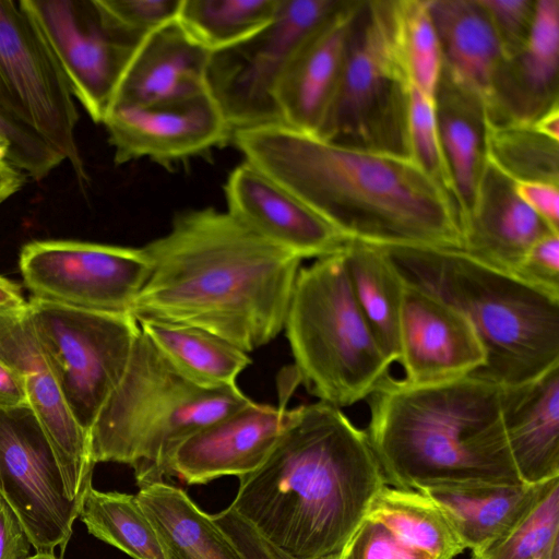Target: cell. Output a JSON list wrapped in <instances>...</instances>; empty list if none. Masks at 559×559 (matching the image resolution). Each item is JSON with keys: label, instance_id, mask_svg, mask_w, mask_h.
Listing matches in <instances>:
<instances>
[{"label": "cell", "instance_id": "6", "mask_svg": "<svg viewBox=\"0 0 559 559\" xmlns=\"http://www.w3.org/2000/svg\"><path fill=\"white\" fill-rule=\"evenodd\" d=\"M250 402L236 383L197 384L140 331L120 382L88 431L91 459L132 466L139 486L162 480L183 440Z\"/></svg>", "mask_w": 559, "mask_h": 559}, {"label": "cell", "instance_id": "1", "mask_svg": "<svg viewBox=\"0 0 559 559\" xmlns=\"http://www.w3.org/2000/svg\"><path fill=\"white\" fill-rule=\"evenodd\" d=\"M151 274L130 313L209 331L246 353L284 329L302 259L227 211L177 213L142 247Z\"/></svg>", "mask_w": 559, "mask_h": 559}, {"label": "cell", "instance_id": "10", "mask_svg": "<svg viewBox=\"0 0 559 559\" xmlns=\"http://www.w3.org/2000/svg\"><path fill=\"white\" fill-rule=\"evenodd\" d=\"M345 0H281L272 21L247 39L212 51L209 93L231 131L282 123L280 81L305 41Z\"/></svg>", "mask_w": 559, "mask_h": 559}, {"label": "cell", "instance_id": "37", "mask_svg": "<svg viewBox=\"0 0 559 559\" xmlns=\"http://www.w3.org/2000/svg\"><path fill=\"white\" fill-rule=\"evenodd\" d=\"M406 145L408 157L453 200L437 129L433 98L413 85L408 86L407 93Z\"/></svg>", "mask_w": 559, "mask_h": 559}, {"label": "cell", "instance_id": "16", "mask_svg": "<svg viewBox=\"0 0 559 559\" xmlns=\"http://www.w3.org/2000/svg\"><path fill=\"white\" fill-rule=\"evenodd\" d=\"M0 361L23 382L34 411L56 453L71 499L83 501L95 463L88 435L68 407L35 334L27 305L0 312Z\"/></svg>", "mask_w": 559, "mask_h": 559}, {"label": "cell", "instance_id": "11", "mask_svg": "<svg viewBox=\"0 0 559 559\" xmlns=\"http://www.w3.org/2000/svg\"><path fill=\"white\" fill-rule=\"evenodd\" d=\"M0 112L31 130L86 175L75 138L79 112L68 81L20 1L0 0Z\"/></svg>", "mask_w": 559, "mask_h": 559}, {"label": "cell", "instance_id": "38", "mask_svg": "<svg viewBox=\"0 0 559 559\" xmlns=\"http://www.w3.org/2000/svg\"><path fill=\"white\" fill-rule=\"evenodd\" d=\"M107 23L128 39L140 43L176 20L182 0H96Z\"/></svg>", "mask_w": 559, "mask_h": 559}, {"label": "cell", "instance_id": "25", "mask_svg": "<svg viewBox=\"0 0 559 559\" xmlns=\"http://www.w3.org/2000/svg\"><path fill=\"white\" fill-rule=\"evenodd\" d=\"M210 56L211 51L192 39L177 19L160 26L136 45L110 107L174 102L209 93Z\"/></svg>", "mask_w": 559, "mask_h": 559}, {"label": "cell", "instance_id": "13", "mask_svg": "<svg viewBox=\"0 0 559 559\" xmlns=\"http://www.w3.org/2000/svg\"><path fill=\"white\" fill-rule=\"evenodd\" d=\"M0 497L36 554L64 551L82 501L68 496L53 448L28 404L0 407Z\"/></svg>", "mask_w": 559, "mask_h": 559}, {"label": "cell", "instance_id": "7", "mask_svg": "<svg viewBox=\"0 0 559 559\" xmlns=\"http://www.w3.org/2000/svg\"><path fill=\"white\" fill-rule=\"evenodd\" d=\"M295 377L343 408L367 400L392 365L355 298L343 250L300 267L286 320Z\"/></svg>", "mask_w": 559, "mask_h": 559}, {"label": "cell", "instance_id": "29", "mask_svg": "<svg viewBox=\"0 0 559 559\" xmlns=\"http://www.w3.org/2000/svg\"><path fill=\"white\" fill-rule=\"evenodd\" d=\"M442 67L486 100L503 62L500 44L479 0H429Z\"/></svg>", "mask_w": 559, "mask_h": 559}, {"label": "cell", "instance_id": "18", "mask_svg": "<svg viewBox=\"0 0 559 559\" xmlns=\"http://www.w3.org/2000/svg\"><path fill=\"white\" fill-rule=\"evenodd\" d=\"M485 359L477 333L459 310L405 282L397 359L405 381L430 384L464 378Z\"/></svg>", "mask_w": 559, "mask_h": 559}, {"label": "cell", "instance_id": "8", "mask_svg": "<svg viewBox=\"0 0 559 559\" xmlns=\"http://www.w3.org/2000/svg\"><path fill=\"white\" fill-rule=\"evenodd\" d=\"M408 86L392 43V0H361L337 88L316 136L408 157Z\"/></svg>", "mask_w": 559, "mask_h": 559}, {"label": "cell", "instance_id": "22", "mask_svg": "<svg viewBox=\"0 0 559 559\" xmlns=\"http://www.w3.org/2000/svg\"><path fill=\"white\" fill-rule=\"evenodd\" d=\"M139 487L136 499L166 559H271L233 516L203 512L182 489L164 480Z\"/></svg>", "mask_w": 559, "mask_h": 559}, {"label": "cell", "instance_id": "24", "mask_svg": "<svg viewBox=\"0 0 559 559\" xmlns=\"http://www.w3.org/2000/svg\"><path fill=\"white\" fill-rule=\"evenodd\" d=\"M550 233L557 231L520 199L514 181L488 159L475 204L462 223V250L515 275L532 246Z\"/></svg>", "mask_w": 559, "mask_h": 559}, {"label": "cell", "instance_id": "9", "mask_svg": "<svg viewBox=\"0 0 559 559\" xmlns=\"http://www.w3.org/2000/svg\"><path fill=\"white\" fill-rule=\"evenodd\" d=\"M27 311L50 372L88 435L127 369L139 323L131 313L83 310L35 297Z\"/></svg>", "mask_w": 559, "mask_h": 559}, {"label": "cell", "instance_id": "44", "mask_svg": "<svg viewBox=\"0 0 559 559\" xmlns=\"http://www.w3.org/2000/svg\"><path fill=\"white\" fill-rule=\"evenodd\" d=\"M27 404L22 380L0 361V407Z\"/></svg>", "mask_w": 559, "mask_h": 559}, {"label": "cell", "instance_id": "43", "mask_svg": "<svg viewBox=\"0 0 559 559\" xmlns=\"http://www.w3.org/2000/svg\"><path fill=\"white\" fill-rule=\"evenodd\" d=\"M32 543L17 515L0 497V559H28Z\"/></svg>", "mask_w": 559, "mask_h": 559}, {"label": "cell", "instance_id": "20", "mask_svg": "<svg viewBox=\"0 0 559 559\" xmlns=\"http://www.w3.org/2000/svg\"><path fill=\"white\" fill-rule=\"evenodd\" d=\"M224 191L228 213L302 260L337 253L347 242L298 198L246 162L229 174Z\"/></svg>", "mask_w": 559, "mask_h": 559}, {"label": "cell", "instance_id": "28", "mask_svg": "<svg viewBox=\"0 0 559 559\" xmlns=\"http://www.w3.org/2000/svg\"><path fill=\"white\" fill-rule=\"evenodd\" d=\"M545 483L450 484L418 491L440 509L464 548L473 551L510 530L534 504Z\"/></svg>", "mask_w": 559, "mask_h": 559}, {"label": "cell", "instance_id": "5", "mask_svg": "<svg viewBox=\"0 0 559 559\" xmlns=\"http://www.w3.org/2000/svg\"><path fill=\"white\" fill-rule=\"evenodd\" d=\"M384 249L405 282L459 310L484 347L471 376L501 388L530 381L559 364V299L462 249L392 246Z\"/></svg>", "mask_w": 559, "mask_h": 559}, {"label": "cell", "instance_id": "40", "mask_svg": "<svg viewBox=\"0 0 559 559\" xmlns=\"http://www.w3.org/2000/svg\"><path fill=\"white\" fill-rule=\"evenodd\" d=\"M485 8L503 59L518 55L532 32L536 0H479Z\"/></svg>", "mask_w": 559, "mask_h": 559}, {"label": "cell", "instance_id": "4", "mask_svg": "<svg viewBox=\"0 0 559 559\" xmlns=\"http://www.w3.org/2000/svg\"><path fill=\"white\" fill-rule=\"evenodd\" d=\"M367 400L365 431L388 485L522 483L498 384L475 376L414 384L389 373Z\"/></svg>", "mask_w": 559, "mask_h": 559}, {"label": "cell", "instance_id": "49", "mask_svg": "<svg viewBox=\"0 0 559 559\" xmlns=\"http://www.w3.org/2000/svg\"><path fill=\"white\" fill-rule=\"evenodd\" d=\"M28 559H57L55 555L50 554H35L31 556Z\"/></svg>", "mask_w": 559, "mask_h": 559}, {"label": "cell", "instance_id": "42", "mask_svg": "<svg viewBox=\"0 0 559 559\" xmlns=\"http://www.w3.org/2000/svg\"><path fill=\"white\" fill-rule=\"evenodd\" d=\"M520 199L554 231L559 233V188L543 181H514Z\"/></svg>", "mask_w": 559, "mask_h": 559}, {"label": "cell", "instance_id": "14", "mask_svg": "<svg viewBox=\"0 0 559 559\" xmlns=\"http://www.w3.org/2000/svg\"><path fill=\"white\" fill-rule=\"evenodd\" d=\"M92 120L103 123L139 43L115 31L96 0H20Z\"/></svg>", "mask_w": 559, "mask_h": 559}, {"label": "cell", "instance_id": "45", "mask_svg": "<svg viewBox=\"0 0 559 559\" xmlns=\"http://www.w3.org/2000/svg\"><path fill=\"white\" fill-rule=\"evenodd\" d=\"M25 174L7 159H0V203L15 194L25 182Z\"/></svg>", "mask_w": 559, "mask_h": 559}, {"label": "cell", "instance_id": "27", "mask_svg": "<svg viewBox=\"0 0 559 559\" xmlns=\"http://www.w3.org/2000/svg\"><path fill=\"white\" fill-rule=\"evenodd\" d=\"M437 129L461 228L469 215L488 164L489 122L480 94L442 67L433 94Z\"/></svg>", "mask_w": 559, "mask_h": 559}, {"label": "cell", "instance_id": "23", "mask_svg": "<svg viewBox=\"0 0 559 559\" xmlns=\"http://www.w3.org/2000/svg\"><path fill=\"white\" fill-rule=\"evenodd\" d=\"M361 0H345L300 47L276 91L282 123L316 135L338 85L353 21Z\"/></svg>", "mask_w": 559, "mask_h": 559}, {"label": "cell", "instance_id": "46", "mask_svg": "<svg viewBox=\"0 0 559 559\" xmlns=\"http://www.w3.org/2000/svg\"><path fill=\"white\" fill-rule=\"evenodd\" d=\"M26 305L20 286L0 275V312L23 308Z\"/></svg>", "mask_w": 559, "mask_h": 559}, {"label": "cell", "instance_id": "15", "mask_svg": "<svg viewBox=\"0 0 559 559\" xmlns=\"http://www.w3.org/2000/svg\"><path fill=\"white\" fill-rule=\"evenodd\" d=\"M103 124L117 165L147 158L170 167L224 146L233 135L210 93L166 103L112 106Z\"/></svg>", "mask_w": 559, "mask_h": 559}, {"label": "cell", "instance_id": "48", "mask_svg": "<svg viewBox=\"0 0 559 559\" xmlns=\"http://www.w3.org/2000/svg\"><path fill=\"white\" fill-rule=\"evenodd\" d=\"M8 153V145L3 139L0 138V159H5Z\"/></svg>", "mask_w": 559, "mask_h": 559}, {"label": "cell", "instance_id": "12", "mask_svg": "<svg viewBox=\"0 0 559 559\" xmlns=\"http://www.w3.org/2000/svg\"><path fill=\"white\" fill-rule=\"evenodd\" d=\"M33 297L83 310L130 313L151 274L143 248L74 240H37L20 254Z\"/></svg>", "mask_w": 559, "mask_h": 559}, {"label": "cell", "instance_id": "35", "mask_svg": "<svg viewBox=\"0 0 559 559\" xmlns=\"http://www.w3.org/2000/svg\"><path fill=\"white\" fill-rule=\"evenodd\" d=\"M471 559H559V477L546 481L528 511Z\"/></svg>", "mask_w": 559, "mask_h": 559}, {"label": "cell", "instance_id": "3", "mask_svg": "<svg viewBox=\"0 0 559 559\" xmlns=\"http://www.w3.org/2000/svg\"><path fill=\"white\" fill-rule=\"evenodd\" d=\"M231 142L243 162L347 241L462 249L454 201L408 157L340 145L283 123L234 131Z\"/></svg>", "mask_w": 559, "mask_h": 559}, {"label": "cell", "instance_id": "30", "mask_svg": "<svg viewBox=\"0 0 559 559\" xmlns=\"http://www.w3.org/2000/svg\"><path fill=\"white\" fill-rule=\"evenodd\" d=\"M343 254L357 304L391 364L399 359L405 281L383 248L348 240Z\"/></svg>", "mask_w": 559, "mask_h": 559}, {"label": "cell", "instance_id": "34", "mask_svg": "<svg viewBox=\"0 0 559 559\" xmlns=\"http://www.w3.org/2000/svg\"><path fill=\"white\" fill-rule=\"evenodd\" d=\"M392 43L408 84L433 98L442 57L429 0H392Z\"/></svg>", "mask_w": 559, "mask_h": 559}, {"label": "cell", "instance_id": "2", "mask_svg": "<svg viewBox=\"0 0 559 559\" xmlns=\"http://www.w3.org/2000/svg\"><path fill=\"white\" fill-rule=\"evenodd\" d=\"M385 485L366 431L318 401L296 407L227 509L271 559H338Z\"/></svg>", "mask_w": 559, "mask_h": 559}, {"label": "cell", "instance_id": "32", "mask_svg": "<svg viewBox=\"0 0 559 559\" xmlns=\"http://www.w3.org/2000/svg\"><path fill=\"white\" fill-rule=\"evenodd\" d=\"M79 516L92 535L134 559H166L158 534L134 495L91 486Z\"/></svg>", "mask_w": 559, "mask_h": 559}, {"label": "cell", "instance_id": "31", "mask_svg": "<svg viewBox=\"0 0 559 559\" xmlns=\"http://www.w3.org/2000/svg\"><path fill=\"white\" fill-rule=\"evenodd\" d=\"M136 321L159 352L201 386L235 384L252 361L248 353L200 328L147 318Z\"/></svg>", "mask_w": 559, "mask_h": 559}, {"label": "cell", "instance_id": "39", "mask_svg": "<svg viewBox=\"0 0 559 559\" xmlns=\"http://www.w3.org/2000/svg\"><path fill=\"white\" fill-rule=\"evenodd\" d=\"M0 138L8 145L5 159L26 176L40 180L64 159L31 130L0 112Z\"/></svg>", "mask_w": 559, "mask_h": 559}, {"label": "cell", "instance_id": "21", "mask_svg": "<svg viewBox=\"0 0 559 559\" xmlns=\"http://www.w3.org/2000/svg\"><path fill=\"white\" fill-rule=\"evenodd\" d=\"M485 103L492 127L532 124L559 106V0H536L527 43L503 60Z\"/></svg>", "mask_w": 559, "mask_h": 559}, {"label": "cell", "instance_id": "17", "mask_svg": "<svg viewBox=\"0 0 559 559\" xmlns=\"http://www.w3.org/2000/svg\"><path fill=\"white\" fill-rule=\"evenodd\" d=\"M296 407L250 402L183 440L168 457L164 476L190 485L254 472L290 425Z\"/></svg>", "mask_w": 559, "mask_h": 559}, {"label": "cell", "instance_id": "33", "mask_svg": "<svg viewBox=\"0 0 559 559\" xmlns=\"http://www.w3.org/2000/svg\"><path fill=\"white\" fill-rule=\"evenodd\" d=\"M281 0H182L178 22L205 49L216 51L247 39L269 24Z\"/></svg>", "mask_w": 559, "mask_h": 559}, {"label": "cell", "instance_id": "41", "mask_svg": "<svg viewBox=\"0 0 559 559\" xmlns=\"http://www.w3.org/2000/svg\"><path fill=\"white\" fill-rule=\"evenodd\" d=\"M515 276L559 299V234L550 233L538 239L523 259Z\"/></svg>", "mask_w": 559, "mask_h": 559}, {"label": "cell", "instance_id": "47", "mask_svg": "<svg viewBox=\"0 0 559 559\" xmlns=\"http://www.w3.org/2000/svg\"><path fill=\"white\" fill-rule=\"evenodd\" d=\"M532 127L540 134L554 141L559 140V106L543 114Z\"/></svg>", "mask_w": 559, "mask_h": 559}, {"label": "cell", "instance_id": "36", "mask_svg": "<svg viewBox=\"0 0 559 559\" xmlns=\"http://www.w3.org/2000/svg\"><path fill=\"white\" fill-rule=\"evenodd\" d=\"M558 142L532 124H489L488 159L513 181L559 183Z\"/></svg>", "mask_w": 559, "mask_h": 559}, {"label": "cell", "instance_id": "26", "mask_svg": "<svg viewBox=\"0 0 559 559\" xmlns=\"http://www.w3.org/2000/svg\"><path fill=\"white\" fill-rule=\"evenodd\" d=\"M501 415L522 483L559 477V364L521 384L501 388Z\"/></svg>", "mask_w": 559, "mask_h": 559}, {"label": "cell", "instance_id": "19", "mask_svg": "<svg viewBox=\"0 0 559 559\" xmlns=\"http://www.w3.org/2000/svg\"><path fill=\"white\" fill-rule=\"evenodd\" d=\"M464 550L427 496L385 485L338 559H454Z\"/></svg>", "mask_w": 559, "mask_h": 559}]
</instances>
